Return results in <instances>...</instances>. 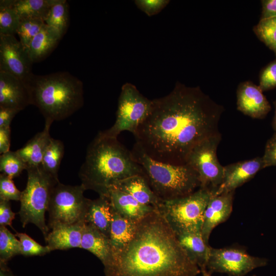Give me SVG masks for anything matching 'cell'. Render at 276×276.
Listing matches in <instances>:
<instances>
[{
    "instance_id": "12",
    "label": "cell",
    "mask_w": 276,
    "mask_h": 276,
    "mask_svg": "<svg viewBox=\"0 0 276 276\" xmlns=\"http://www.w3.org/2000/svg\"><path fill=\"white\" fill-rule=\"evenodd\" d=\"M32 63L27 50L14 35L0 34V71L25 81L32 73Z\"/></svg>"
},
{
    "instance_id": "20",
    "label": "cell",
    "mask_w": 276,
    "mask_h": 276,
    "mask_svg": "<svg viewBox=\"0 0 276 276\" xmlns=\"http://www.w3.org/2000/svg\"><path fill=\"white\" fill-rule=\"evenodd\" d=\"M113 210L123 216L139 221L154 210V207L141 204L130 195L117 190L108 194Z\"/></svg>"
},
{
    "instance_id": "31",
    "label": "cell",
    "mask_w": 276,
    "mask_h": 276,
    "mask_svg": "<svg viewBox=\"0 0 276 276\" xmlns=\"http://www.w3.org/2000/svg\"><path fill=\"white\" fill-rule=\"evenodd\" d=\"M27 166L16 151H9L1 155L0 171L11 178L18 176Z\"/></svg>"
},
{
    "instance_id": "5",
    "label": "cell",
    "mask_w": 276,
    "mask_h": 276,
    "mask_svg": "<svg viewBox=\"0 0 276 276\" xmlns=\"http://www.w3.org/2000/svg\"><path fill=\"white\" fill-rule=\"evenodd\" d=\"M130 151L151 188L162 201L188 195L200 188L197 174L188 165H175L156 160L136 143Z\"/></svg>"
},
{
    "instance_id": "15",
    "label": "cell",
    "mask_w": 276,
    "mask_h": 276,
    "mask_svg": "<svg viewBox=\"0 0 276 276\" xmlns=\"http://www.w3.org/2000/svg\"><path fill=\"white\" fill-rule=\"evenodd\" d=\"M31 105L30 93L25 81L0 71V107L19 111Z\"/></svg>"
},
{
    "instance_id": "30",
    "label": "cell",
    "mask_w": 276,
    "mask_h": 276,
    "mask_svg": "<svg viewBox=\"0 0 276 276\" xmlns=\"http://www.w3.org/2000/svg\"><path fill=\"white\" fill-rule=\"evenodd\" d=\"M6 226H0V262L7 263L14 256L21 255V244Z\"/></svg>"
},
{
    "instance_id": "14",
    "label": "cell",
    "mask_w": 276,
    "mask_h": 276,
    "mask_svg": "<svg viewBox=\"0 0 276 276\" xmlns=\"http://www.w3.org/2000/svg\"><path fill=\"white\" fill-rule=\"evenodd\" d=\"M237 109L254 119L264 118L271 106L260 87L250 81L240 83L237 90Z\"/></svg>"
},
{
    "instance_id": "23",
    "label": "cell",
    "mask_w": 276,
    "mask_h": 276,
    "mask_svg": "<svg viewBox=\"0 0 276 276\" xmlns=\"http://www.w3.org/2000/svg\"><path fill=\"white\" fill-rule=\"evenodd\" d=\"M137 222L123 216L113 209L109 237L112 253L123 249L131 240L136 231Z\"/></svg>"
},
{
    "instance_id": "43",
    "label": "cell",
    "mask_w": 276,
    "mask_h": 276,
    "mask_svg": "<svg viewBox=\"0 0 276 276\" xmlns=\"http://www.w3.org/2000/svg\"><path fill=\"white\" fill-rule=\"evenodd\" d=\"M0 276H14L11 271L7 267V263L0 262Z\"/></svg>"
},
{
    "instance_id": "3",
    "label": "cell",
    "mask_w": 276,
    "mask_h": 276,
    "mask_svg": "<svg viewBox=\"0 0 276 276\" xmlns=\"http://www.w3.org/2000/svg\"><path fill=\"white\" fill-rule=\"evenodd\" d=\"M144 175L142 167L133 159L131 151L115 137L100 132L88 145L84 162L79 173L81 185L99 196H107L118 181Z\"/></svg>"
},
{
    "instance_id": "40",
    "label": "cell",
    "mask_w": 276,
    "mask_h": 276,
    "mask_svg": "<svg viewBox=\"0 0 276 276\" xmlns=\"http://www.w3.org/2000/svg\"><path fill=\"white\" fill-rule=\"evenodd\" d=\"M19 112L12 108L0 107V128L10 127L12 119Z\"/></svg>"
},
{
    "instance_id": "46",
    "label": "cell",
    "mask_w": 276,
    "mask_h": 276,
    "mask_svg": "<svg viewBox=\"0 0 276 276\" xmlns=\"http://www.w3.org/2000/svg\"><path fill=\"white\" fill-rule=\"evenodd\" d=\"M252 276H256V275H252Z\"/></svg>"
},
{
    "instance_id": "25",
    "label": "cell",
    "mask_w": 276,
    "mask_h": 276,
    "mask_svg": "<svg viewBox=\"0 0 276 276\" xmlns=\"http://www.w3.org/2000/svg\"><path fill=\"white\" fill-rule=\"evenodd\" d=\"M57 0H12V6L20 20L39 19L45 22L52 6Z\"/></svg>"
},
{
    "instance_id": "27",
    "label": "cell",
    "mask_w": 276,
    "mask_h": 276,
    "mask_svg": "<svg viewBox=\"0 0 276 276\" xmlns=\"http://www.w3.org/2000/svg\"><path fill=\"white\" fill-rule=\"evenodd\" d=\"M68 23L67 3L65 0H57L51 8L45 24L60 39L66 31Z\"/></svg>"
},
{
    "instance_id": "7",
    "label": "cell",
    "mask_w": 276,
    "mask_h": 276,
    "mask_svg": "<svg viewBox=\"0 0 276 276\" xmlns=\"http://www.w3.org/2000/svg\"><path fill=\"white\" fill-rule=\"evenodd\" d=\"M212 195L209 190L199 188L188 195L163 201L157 209L176 235L201 234L205 210Z\"/></svg>"
},
{
    "instance_id": "9",
    "label": "cell",
    "mask_w": 276,
    "mask_h": 276,
    "mask_svg": "<svg viewBox=\"0 0 276 276\" xmlns=\"http://www.w3.org/2000/svg\"><path fill=\"white\" fill-rule=\"evenodd\" d=\"M152 107V100L142 95L134 85L125 83L122 86L118 99L114 124L100 132L105 136L115 138L124 131L134 134L149 115Z\"/></svg>"
},
{
    "instance_id": "35",
    "label": "cell",
    "mask_w": 276,
    "mask_h": 276,
    "mask_svg": "<svg viewBox=\"0 0 276 276\" xmlns=\"http://www.w3.org/2000/svg\"><path fill=\"white\" fill-rule=\"evenodd\" d=\"M21 192L17 189L12 178L3 174L0 175V199L10 201H20Z\"/></svg>"
},
{
    "instance_id": "8",
    "label": "cell",
    "mask_w": 276,
    "mask_h": 276,
    "mask_svg": "<svg viewBox=\"0 0 276 276\" xmlns=\"http://www.w3.org/2000/svg\"><path fill=\"white\" fill-rule=\"evenodd\" d=\"M86 190L79 186L65 185L60 182L54 187L48 212V227L52 229L59 226L84 222L89 199L84 196Z\"/></svg>"
},
{
    "instance_id": "21",
    "label": "cell",
    "mask_w": 276,
    "mask_h": 276,
    "mask_svg": "<svg viewBox=\"0 0 276 276\" xmlns=\"http://www.w3.org/2000/svg\"><path fill=\"white\" fill-rule=\"evenodd\" d=\"M81 248L94 254L103 265L109 260L112 255L109 238L93 225L85 222L82 229Z\"/></svg>"
},
{
    "instance_id": "10",
    "label": "cell",
    "mask_w": 276,
    "mask_h": 276,
    "mask_svg": "<svg viewBox=\"0 0 276 276\" xmlns=\"http://www.w3.org/2000/svg\"><path fill=\"white\" fill-rule=\"evenodd\" d=\"M221 140L219 133L203 140L193 149L186 162L197 174L200 188L209 190L213 195L221 184L223 177V166L217 156Z\"/></svg>"
},
{
    "instance_id": "45",
    "label": "cell",
    "mask_w": 276,
    "mask_h": 276,
    "mask_svg": "<svg viewBox=\"0 0 276 276\" xmlns=\"http://www.w3.org/2000/svg\"><path fill=\"white\" fill-rule=\"evenodd\" d=\"M201 273H202V276H212L211 273H210L206 269L201 270Z\"/></svg>"
},
{
    "instance_id": "39",
    "label": "cell",
    "mask_w": 276,
    "mask_h": 276,
    "mask_svg": "<svg viewBox=\"0 0 276 276\" xmlns=\"http://www.w3.org/2000/svg\"><path fill=\"white\" fill-rule=\"evenodd\" d=\"M15 215L11 210L10 202L0 199V226H11Z\"/></svg>"
},
{
    "instance_id": "17",
    "label": "cell",
    "mask_w": 276,
    "mask_h": 276,
    "mask_svg": "<svg viewBox=\"0 0 276 276\" xmlns=\"http://www.w3.org/2000/svg\"><path fill=\"white\" fill-rule=\"evenodd\" d=\"M112 189L126 193L141 204L156 209L163 202L153 191L144 175H135L121 180L110 190Z\"/></svg>"
},
{
    "instance_id": "38",
    "label": "cell",
    "mask_w": 276,
    "mask_h": 276,
    "mask_svg": "<svg viewBox=\"0 0 276 276\" xmlns=\"http://www.w3.org/2000/svg\"><path fill=\"white\" fill-rule=\"evenodd\" d=\"M263 159L264 168L276 166V132L267 141Z\"/></svg>"
},
{
    "instance_id": "37",
    "label": "cell",
    "mask_w": 276,
    "mask_h": 276,
    "mask_svg": "<svg viewBox=\"0 0 276 276\" xmlns=\"http://www.w3.org/2000/svg\"><path fill=\"white\" fill-rule=\"evenodd\" d=\"M259 86L263 91L276 87V59L261 72Z\"/></svg>"
},
{
    "instance_id": "1",
    "label": "cell",
    "mask_w": 276,
    "mask_h": 276,
    "mask_svg": "<svg viewBox=\"0 0 276 276\" xmlns=\"http://www.w3.org/2000/svg\"><path fill=\"white\" fill-rule=\"evenodd\" d=\"M223 111L199 87L178 81L169 94L152 100L149 115L133 134L135 143L156 160L186 165L196 145L220 133Z\"/></svg>"
},
{
    "instance_id": "29",
    "label": "cell",
    "mask_w": 276,
    "mask_h": 276,
    "mask_svg": "<svg viewBox=\"0 0 276 276\" xmlns=\"http://www.w3.org/2000/svg\"><path fill=\"white\" fill-rule=\"evenodd\" d=\"M12 0L0 1V34L14 35L20 19L12 6Z\"/></svg>"
},
{
    "instance_id": "41",
    "label": "cell",
    "mask_w": 276,
    "mask_h": 276,
    "mask_svg": "<svg viewBox=\"0 0 276 276\" xmlns=\"http://www.w3.org/2000/svg\"><path fill=\"white\" fill-rule=\"evenodd\" d=\"M11 128H0V153L1 154L10 151Z\"/></svg>"
},
{
    "instance_id": "26",
    "label": "cell",
    "mask_w": 276,
    "mask_h": 276,
    "mask_svg": "<svg viewBox=\"0 0 276 276\" xmlns=\"http://www.w3.org/2000/svg\"><path fill=\"white\" fill-rule=\"evenodd\" d=\"M59 40L45 24L32 39L27 50L32 62L39 61L47 56Z\"/></svg>"
},
{
    "instance_id": "16",
    "label": "cell",
    "mask_w": 276,
    "mask_h": 276,
    "mask_svg": "<svg viewBox=\"0 0 276 276\" xmlns=\"http://www.w3.org/2000/svg\"><path fill=\"white\" fill-rule=\"evenodd\" d=\"M234 192L212 195L211 197L205 210L201 229V236L206 244H209L213 229L225 221L231 215Z\"/></svg>"
},
{
    "instance_id": "2",
    "label": "cell",
    "mask_w": 276,
    "mask_h": 276,
    "mask_svg": "<svg viewBox=\"0 0 276 276\" xmlns=\"http://www.w3.org/2000/svg\"><path fill=\"white\" fill-rule=\"evenodd\" d=\"M104 276H196L201 270L157 209L138 221L134 235L104 265Z\"/></svg>"
},
{
    "instance_id": "18",
    "label": "cell",
    "mask_w": 276,
    "mask_h": 276,
    "mask_svg": "<svg viewBox=\"0 0 276 276\" xmlns=\"http://www.w3.org/2000/svg\"><path fill=\"white\" fill-rule=\"evenodd\" d=\"M113 215V208L107 196L89 199L84 218V222L90 224L109 238Z\"/></svg>"
},
{
    "instance_id": "6",
    "label": "cell",
    "mask_w": 276,
    "mask_h": 276,
    "mask_svg": "<svg viewBox=\"0 0 276 276\" xmlns=\"http://www.w3.org/2000/svg\"><path fill=\"white\" fill-rule=\"evenodd\" d=\"M26 170L27 182L25 189L21 192L18 214L23 227L30 223L35 224L45 239L49 233L45 213L48 210L53 189L59 180L46 172L41 165Z\"/></svg>"
},
{
    "instance_id": "11",
    "label": "cell",
    "mask_w": 276,
    "mask_h": 276,
    "mask_svg": "<svg viewBox=\"0 0 276 276\" xmlns=\"http://www.w3.org/2000/svg\"><path fill=\"white\" fill-rule=\"evenodd\" d=\"M267 264V259L252 256L242 248L211 246L206 269L210 273L217 272L231 276H244Z\"/></svg>"
},
{
    "instance_id": "13",
    "label": "cell",
    "mask_w": 276,
    "mask_h": 276,
    "mask_svg": "<svg viewBox=\"0 0 276 276\" xmlns=\"http://www.w3.org/2000/svg\"><path fill=\"white\" fill-rule=\"evenodd\" d=\"M264 168L262 157L223 166L222 182L213 195L235 191L236 188L251 179Z\"/></svg>"
},
{
    "instance_id": "28",
    "label": "cell",
    "mask_w": 276,
    "mask_h": 276,
    "mask_svg": "<svg viewBox=\"0 0 276 276\" xmlns=\"http://www.w3.org/2000/svg\"><path fill=\"white\" fill-rule=\"evenodd\" d=\"M64 152L63 143L51 137L44 150L41 166L46 172L56 179H58V172Z\"/></svg>"
},
{
    "instance_id": "4",
    "label": "cell",
    "mask_w": 276,
    "mask_h": 276,
    "mask_svg": "<svg viewBox=\"0 0 276 276\" xmlns=\"http://www.w3.org/2000/svg\"><path fill=\"white\" fill-rule=\"evenodd\" d=\"M25 82L30 93L31 105L38 108L45 121L53 123L64 120L84 104L83 83L68 72L45 75L32 73Z\"/></svg>"
},
{
    "instance_id": "36",
    "label": "cell",
    "mask_w": 276,
    "mask_h": 276,
    "mask_svg": "<svg viewBox=\"0 0 276 276\" xmlns=\"http://www.w3.org/2000/svg\"><path fill=\"white\" fill-rule=\"evenodd\" d=\"M169 0H135L136 6L148 16L159 13L170 3Z\"/></svg>"
},
{
    "instance_id": "34",
    "label": "cell",
    "mask_w": 276,
    "mask_h": 276,
    "mask_svg": "<svg viewBox=\"0 0 276 276\" xmlns=\"http://www.w3.org/2000/svg\"><path fill=\"white\" fill-rule=\"evenodd\" d=\"M15 236L20 242L21 255L24 256H43L51 251L47 245H41L25 233H17Z\"/></svg>"
},
{
    "instance_id": "42",
    "label": "cell",
    "mask_w": 276,
    "mask_h": 276,
    "mask_svg": "<svg viewBox=\"0 0 276 276\" xmlns=\"http://www.w3.org/2000/svg\"><path fill=\"white\" fill-rule=\"evenodd\" d=\"M262 16L261 18H266L276 16V0H263Z\"/></svg>"
},
{
    "instance_id": "22",
    "label": "cell",
    "mask_w": 276,
    "mask_h": 276,
    "mask_svg": "<svg viewBox=\"0 0 276 276\" xmlns=\"http://www.w3.org/2000/svg\"><path fill=\"white\" fill-rule=\"evenodd\" d=\"M52 123L50 121H45L43 129L30 139L24 147L16 150L25 163L27 169L41 165L44 150L51 137L49 132Z\"/></svg>"
},
{
    "instance_id": "44",
    "label": "cell",
    "mask_w": 276,
    "mask_h": 276,
    "mask_svg": "<svg viewBox=\"0 0 276 276\" xmlns=\"http://www.w3.org/2000/svg\"><path fill=\"white\" fill-rule=\"evenodd\" d=\"M273 104L275 108L274 115L272 122V126L275 132H276V100L273 102Z\"/></svg>"
},
{
    "instance_id": "32",
    "label": "cell",
    "mask_w": 276,
    "mask_h": 276,
    "mask_svg": "<svg viewBox=\"0 0 276 276\" xmlns=\"http://www.w3.org/2000/svg\"><path fill=\"white\" fill-rule=\"evenodd\" d=\"M254 30L259 39L273 51L276 56V16L261 18Z\"/></svg>"
},
{
    "instance_id": "33",
    "label": "cell",
    "mask_w": 276,
    "mask_h": 276,
    "mask_svg": "<svg viewBox=\"0 0 276 276\" xmlns=\"http://www.w3.org/2000/svg\"><path fill=\"white\" fill-rule=\"evenodd\" d=\"M45 25L44 21L39 19H26L20 20L17 34L19 41L26 50L34 37Z\"/></svg>"
},
{
    "instance_id": "19",
    "label": "cell",
    "mask_w": 276,
    "mask_h": 276,
    "mask_svg": "<svg viewBox=\"0 0 276 276\" xmlns=\"http://www.w3.org/2000/svg\"><path fill=\"white\" fill-rule=\"evenodd\" d=\"M84 222L59 226L52 229L44 239L51 251L81 248Z\"/></svg>"
},
{
    "instance_id": "24",
    "label": "cell",
    "mask_w": 276,
    "mask_h": 276,
    "mask_svg": "<svg viewBox=\"0 0 276 276\" xmlns=\"http://www.w3.org/2000/svg\"><path fill=\"white\" fill-rule=\"evenodd\" d=\"M176 235L182 247L200 270L206 269L211 246L205 242L201 234L184 233Z\"/></svg>"
}]
</instances>
